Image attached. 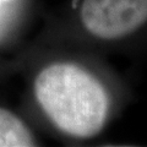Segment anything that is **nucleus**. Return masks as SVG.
<instances>
[{"mask_svg": "<svg viewBox=\"0 0 147 147\" xmlns=\"http://www.w3.org/2000/svg\"><path fill=\"white\" fill-rule=\"evenodd\" d=\"M81 20L96 37L121 38L147 22V0H84Z\"/></svg>", "mask_w": 147, "mask_h": 147, "instance_id": "f03ea898", "label": "nucleus"}, {"mask_svg": "<svg viewBox=\"0 0 147 147\" xmlns=\"http://www.w3.org/2000/svg\"><path fill=\"white\" fill-rule=\"evenodd\" d=\"M77 1H79V0H74V3H72V7H74V9H76V6H77Z\"/></svg>", "mask_w": 147, "mask_h": 147, "instance_id": "20e7f679", "label": "nucleus"}, {"mask_svg": "<svg viewBox=\"0 0 147 147\" xmlns=\"http://www.w3.org/2000/svg\"><path fill=\"white\" fill-rule=\"evenodd\" d=\"M36 146L33 135L15 114L0 108V147Z\"/></svg>", "mask_w": 147, "mask_h": 147, "instance_id": "7ed1b4c3", "label": "nucleus"}, {"mask_svg": "<svg viewBox=\"0 0 147 147\" xmlns=\"http://www.w3.org/2000/svg\"><path fill=\"white\" fill-rule=\"evenodd\" d=\"M0 1H1V0H0Z\"/></svg>", "mask_w": 147, "mask_h": 147, "instance_id": "39448f33", "label": "nucleus"}, {"mask_svg": "<svg viewBox=\"0 0 147 147\" xmlns=\"http://www.w3.org/2000/svg\"><path fill=\"white\" fill-rule=\"evenodd\" d=\"M37 100L63 132L90 139L102 130L109 98L93 75L74 64H53L38 74L34 82Z\"/></svg>", "mask_w": 147, "mask_h": 147, "instance_id": "f257e3e1", "label": "nucleus"}]
</instances>
